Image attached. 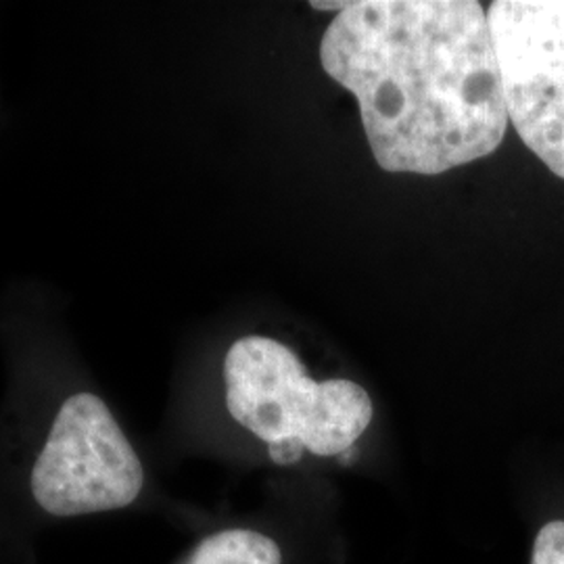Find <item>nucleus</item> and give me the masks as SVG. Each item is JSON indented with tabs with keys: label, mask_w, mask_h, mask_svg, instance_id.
I'll list each match as a JSON object with an SVG mask.
<instances>
[{
	"label": "nucleus",
	"mask_w": 564,
	"mask_h": 564,
	"mask_svg": "<svg viewBox=\"0 0 564 564\" xmlns=\"http://www.w3.org/2000/svg\"><path fill=\"white\" fill-rule=\"evenodd\" d=\"M531 564H564V521H550L538 531Z\"/></svg>",
	"instance_id": "6"
},
{
	"label": "nucleus",
	"mask_w": 564,
	"mask_h": 564,
	"mask_svg": "<svg viewBox=\"0 0 564 564\" xmlns=\"http://www.w3.org/2000/svg\"><path fill=\"white\" fill-rule=\"evenodd\" d=\"M32 496L53 517L120 510L141 496V458L95 393L67 398L32 468Z\"/></svg>",
	"instance_id": "3"
},
{
	"label": "nucleus",
	"mask_w": 564,
	"mask_h": 564,
	"mask_svg": "<svg viewBox=\"0 0 564 564\" xmlns=\"http://www.w3.org/2000/svg\"><path fill=\"white\" fill-rule=\"evenodd\" d=\"M487 23L508 121L564 181V0H496Z\"/></svg>",
	"instance_id": "4"
},
{
	"label": "nucleus",
	"mask_w": 564,
	"mask_h": 564,
	"mask_svg": "<svg viewBox=\"0 0 564 564\" xmlns=\"http://www.w3.org/2000/svg\"><path fill=\"white\" fill-rule=\"evenodd\" d=\"M321 61L358 99L384 172L437 176L505 139L502 76L475 0L347 2L324 32Z\"/></svg>",
	"instance_id": "1"
},
{
	"label": "nucleus",
	"mask_w": 564,
	"mask_h": 564,
	"mask_svg": "<svg viewBox=\"0 0 564 564\" xmlns=\"http://www.w3.org/2000/svg\"><path fill=\"white\" fill-rule=\"evenodd\" d=\"M345 4L347 2H312V7L314 9H323V11H337V13H341L343 9H345Z\"/></svg>",
	"instance_id": "8"
},
{
	"label": "nucleus",
	"mask_w": 564,
	"mask_h": 564,
	"mask_svg": "<svg viewBox=\"0 0 564 564\" xmlns=\"http://www.w3.org/2000/svg\"><path fill=\"white\" fill-rule=\"evenodd\" d=\"M188 564H282L281 547L253 529H226L205 538Z\"/></svg>",
	"instance_id": "5"
},
{
	"label": "nucleus",
	"mask_w": 564,
	"mask_h": 564,
	"mask_svg": "<svg viewBox=\"0 0 564 564\" xmlns=\"http://www.w3.org/2000/svg\"><path fill=\"white\" fill-rule=\"evenodd\" d=\"M303 452H305V447L297 440H286V442L268 445V454H270L272 463L279 464V466L300 463Z\"/></svg>",
	"instance_id": "7"
},
{
	"label": "nucleus",
	"mask_w": 564,
	"mask_h": 564,
	"mask_svg": "<svg viewBox=\"0 0 564 564\" xmlns=\"http://www.w3.org/2000/svg\"><path fill=\"white\" fill-rule=\"evenodd\" d=\"M226 408L263 444L302 442L314 456H341L372 421L366 389L347 379L316 383L300 358L268 337H242L224 358Z\"/></svg>",
	"instance_id": "2"
}]
</instances>
